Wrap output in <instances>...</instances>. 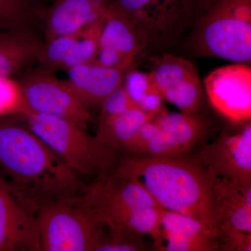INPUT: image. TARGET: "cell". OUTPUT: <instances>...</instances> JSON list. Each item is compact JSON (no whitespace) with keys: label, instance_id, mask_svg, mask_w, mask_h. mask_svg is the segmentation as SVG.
<instances>
[{"label":"cell","instance_id":"6da1fadb","mask_svg":"<svg viewBox=\"0 0 251 251\" xmlns=\"http://www.w3.org/2000/svg\"><path fill=\"white\" fill-rule=\"evenodd\" d=\"M0 174L39 206L78 196L85 186L23 117L0 119Z\"/></svg>","mask_w":251,"mask_h":251},{"label":"cell","instance_id":"7a4b0ae2","mask_svg":"<svg viewBox=\"0 0 251 251\" xmlns=\"http://www.w3.org/2000/svg\"><path fill=\"white\" fill-rule=\"evenodd\" d=\"M112 173L141 185L162 209L191 216L214 231L210 183L197 158L123 155Z\"/></svg>","mask_w":251,"mask_h":251},{"label":"cell","instance_id":"3957f363","mask_svg":"<svg viewBox=\"0 0 251 251\" xmlns=\"http://www.w3.org/2000/svg\"><path fill=\"white\" fill-rule=\"evenodd\" d=\"M79 196L105 227L142 238L152 234L163 209L141 185L112 171L85 184Z\"/></svg>","mask_w":251,"mask_h":251},{"label":"cell","instance_id":"277c9868","mask_svg":"<svg viewBox=\"0 0 251 251\" xmlns=\"http://www.w3.org/2000/svg\"><path fill=\"white\" fill-rule=\"evenodd\" d=\"M191 29L197 55L251 62V0H201Z\"/></svg>","mask_w":251,"mask_h":251},{"label":"cell","instance_id":"5b68a950","mask_svg":"<svg viewBox=\"0 0 251 251\" xmlns=\"http://www.w3.org/2000/svg\"><path fill=\"white\" fill-rule=\"evenodd\" d=\"M24 122L82 177L95 179L111 173L121 156L75 122L34 112L25 117Z\"/></svg>","mask_w":251,"mask_h":251},{"label":"cell","instance_id":"8992f818","mask_svg":"<svg viewBox=\"0 0 251 251\" xmlns=\"http://www.w3.org/2000/svg\"><path fill=\"white\" fill-rule=\"evenodd\" d=\"M201 0H112L129 20L143 46V57L176 45L196 20Z\"/></svg>","mask_w":251,"mask_h":251},{"label":"cell","instance_id":"52a82bcc","mask_svg":"<svg viewBox=\"0 0 251 251\" xmlns=\"http://www.w3.org/2000/svg\"><path fill=\"white\" fill-rule=\"evenodd\" d=\"M38 224L41 251H96L104 228L79 195L41 204Z\"/></svg>","mask_w":251,"mask_h":251},{"label":"cell","instance_id":"ba28073f","mask_svg":"<svg viewBox=\"0 0 251 251\" xmlns=\"http://www.w3.org/2000/svg\"><path fill=\"white\" fill-rule=\"evenodd\" d=\"M211 125L200 113L166 110L142 126L126 150L130 156H182L209 135Z\"/></svg>","mask_w":251,"mask_h":251},{"label":"cell","instance_id":"9c48e42d","mask_svg":"<svg viewBox=\"0 0 251 251\" xmlns=\"http://www.w3.org/2000/svg\"><path fill=\"white\" fill-rule=\"evenodd\" d=\"M206 171L219 251H251V181H241Z\"/></svg>","mask_w":251,"mask_h":251},{"label":"cell","instance_id":"30bf717a","mask_svg":"<svg viewBox=\"0 0 251 251\" xmlns=\"http://www.w3.org/2000/svg\"><path fill=\"white\" fill-rule=\"evenodd\" d=\"M31 112L65 119L86 129L93 120L92 111L69 81L44 69L25 71L17 77Z\"/></svg>","mask_w":251,"mask_h":251},{"label":"cell","instance_id":"8fae6325","mask_svg":"<svg viewBox=\"0 0 251 251\" xmlns=\"http://www.w3.org/2000/svg\"><path fill=\"white\" fill-rule=\"evenodd\" d=\"M39 204L0 174V251H41Z\"/></svg>","mask_w":251,"mask_h":251},{"label":"cell","instance_id":"7c38bea8","mask_svg":"<svg viewBox=\"0 0 251 251\" xmlns=\"http://www.w3.org/2000/svg\"><path fill=\"white\" fill-rule=\"evenodd\" d=\"M150 74L163 100L184 113L201 111L204 90L197 68L188 59L168 53L154 54Z\"/></svg>","mask_w":251,"mask_h":251},{"label":"cell","instance_id":"4fadbf2b","mask_svg":"<svg viewBox=\"0 0 251 251\" xmlns=\"http://www.w3.org/2000/svg\"><path fill=\"white\" fill-rule=\"evenodd\" d=\"M197 159L206 171L229 179L251 181V120L229 123L201 150Z\"/></svg>","mask_w":251,"mask_h":251},{"label":"cell","instance_id":"5bb4252c","mask_svg":"<svg viewBox=\"0 0 251 251\" xmlns=\"http://www.w3.org/2000/svg\"><path fill=\"white\" fill-rule=\"evenodd\" d=\"M204 94L213 108L229 123L251 120V69L233 63L214 69L203 82Z\"/></svg>","mask_w":251,"mask_h":251},{"label":"cell","instance_id":"9a60e30c","mask_svg":"<svg viewBox=\"0 0 251 251\" xmlns=\"http://www.w3.org/2000/svg\"><path fill=\"white\" fill-rule=\"evenodd\" d=\"M150 237L157 251H219L212 229L191 216L164 209Z\"/></svg>","mask_w":251,"mask_h":251},{"label":"cell","instance_id":"2e32d148","mask_svg":"<svg viewBox=\"0 0 251 251\" xmlns=\"http://www.w3.org/2000/svg\"><path fill=\"white\" fill-rule=\"evenodd\" d=\"M111 4L112 0H54L41 20L46 40L75 34L102 22Z\"/></svg>","mask_w":251,"mask_h":251},{"label":"cell","instance_id":"e0dca14e","mask_svg":"<svg viewBox=\"0 0 251 251\" xmlns=\"http://www.w3.org/2000/svg\"><path fill=\"white\" fill-rule=\"evenodd\" d=\"M140 58L138 55L130 56L116 67H103L94 62L81 64L67 70V80L90 110L100 108L103 100L122 85L127 73Z\"/></svg>","mask_w":251,"mask_h":251},{"label":"cell","instance_id":"ac0fdd59","mask_svg":"<svg viewBox=\"0 0 251 251\" xmlns=\"http://www.w3.org/2000/svg\"><path fill=\"white\" fill-rule=\"evenodd\" d=\"M43 42L34 29L0 31V77L18 75L36 62Z\"/></svg>","mask_w":251,"mask_h":251},{"label":"cell","instance_id":"d6986e66","mask_svg":"<svg viewBox=\"0 0 251 251\" xmlns=\"http://www.w3.org/2000/svg\"><path fill=\"white\" fill-rule=\"evenodd\" d=\"M151 118L134 105L116 116L97 121L96 135L109 148L123 155L142 126Z\"/></svg>","mask_w":251,"mask_h":251},{"label":"cell","instance_id":"ffe728a7","mask_svg":"<svg viewBox=\"0 0 251 251\" xmlns=\"http://www.w3.org/2000/svg\"><path fill=\"white\" fill-rule=\"evenodd\" d=\"M100 46H110L125 56L138 54L140 58L143 57V46L134 27L112 4L104 18Z\"/></svg>","mask_w":251,"mask_h":251},{"label":"cell","instance_id":"44dd1931","mask_svg":"<svg viewBox=\"0 0 251 251\" xmlns=\"http://www.w3.org/2000/svg\"><path fill=\"white\" fill-rule=\"evenodd\" d=\"M45 8L41 0H0V31L35 30Z\"/></svg>","mask_w":251,"mask_h":251},{"label":"cell","instance_id":"7402d4cb","mask_svg":"<svg viewBox=\"0 0 251 251\" xmlns=\"http://www.w3.org/2000/svg\"><path fill=\"white\" fill-rule=\"evenodd\" d=\"M123 86L133 103L150 116H156L165 110L164 100L150 73L140 72L133 68L127 73Z\"/></svg>","mask_w":251,"mask_h":251},{"label":"cell","instance_id":"603a6c76","mask_svg":"<svg viewBox=\"0 0 251 251\" xmlns=\"http://www.w3.org/2000/svg\"><path fill=\"white\" fill-rule=\"evenodd\" d=\"M31 111L17 77H0V119L25 117Z\"/></svg>","mask_w":251,"mask_h":251},{"label":"cell","instance_id":"cb8c5ba5","mask_svg":"<svg viewBox=\"0 0 251 251\" xmlns=\"http://www.w3.org/2000/svg\"><path fill=\"white\" fill-rule=\"evenodd\" d=\"M143 238L104 226L96 251H145Z\"/></svg>","mask_w":251,"mask_h":251},{"label":"cell","instance_id":"d4e9b609","mask_svg":"<svg viewBox=\"0 0 251 251\" xmlns=\"http://www.w3.org/2000/svg\"><path fill=\"white\" fill-rule=\"evenodd\" d=\"M135 104L124 87L123 84L114 91L100 105L97 121H101L110 117L116 116L128 110Z\"/></svg>","mask_w":251,"mask_h":251},{"label":"cell","instance_id":"484cf974","mask_svg":"<svg viewBox=\"0 0 251 251\" xmlns=\"http://www.w3.org/2000/svg\"><path fill=\"white\" fill-rule=\"evenodd\" d=\"M125 56L116 49L110 46H100L98 54L94 63L105 67H116L125 62L130 56ZM140 57V55H138Z\"/></svg>","mask_w":251,"mask_h":251}]
</instances>
